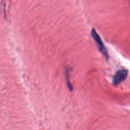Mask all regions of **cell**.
I'll use <instances>...</instances> for the list:
<instances>
[{
    "instance_id": "1",
    "label": "cell",
    "mask_w": 130,
    "mask_h": 130,
    "mask_svg": "<svg viewBox=\"0 0 130 130\" xmlns=\"http://www.w3.org/2000/svg\"><path fill=\"white\" fill-rule=\"evenodd\" d=\"M91 36H92L93 39H94V41H95V43H96V45H97L98 48H99V52H100V53L104 56V57L108 60L109 58V56L107 52V50L106 49L104 43H103L102 40L101 38L99 36V35L97 34V32H96V30H95V29H93L92 30H91Z\"/></svg>"
},
{
    "instance_id": "2",
    "label": "cell",
    "mask_w": 130,
    "mask_h": 130,
    "mask_svg": "<svg viewBox=\"0 0 130 130\" xmlns=\"http://www.w3.org/2000/svg\"><path fill=\"white\" fill-rule=\"evenodd\" d=\"M128 71L127 69H121L118 71L113 77V84L115 86H118L127 78Z\"/></svg>"
},
{
    "instance_id": "3",
    "label": "cell",
    "mask_w": 130,
    "mask_h": 130,
    "mask_svg": "<svg viewBox=\"0 0 130 130\" xmlns=\"http://www.w3.org/2000/svg\"><path fill=\"white\" fill-rule=\"evenodd\" d=\"M69 71H67V69H66V81H67V86H68L69 89L70 91H72L73 90V88H72V85H71V83H70V80H69Z\"/></svg>"
}]
</instances>
